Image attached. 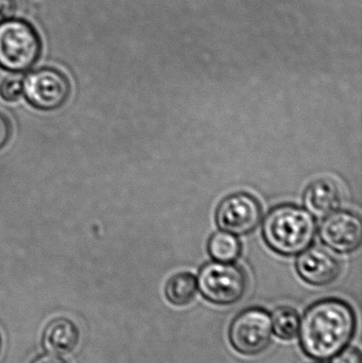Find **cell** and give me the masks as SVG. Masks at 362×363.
<instances>
[{
	"label": "cell",
	"mask_w": 362,
	"mask_h": 363,
	"mask_svg": "<svg viewBox=\"0 0 362 363\" xmlns=\"http://www.w3.org/2000/svg\"><path fill=\"white\" fill-rule=\"evenodd\" d=\"M1 349H2V338H1V335H0V353H1Z\"/></svg>",
	"instance_id": "obj_20"
},
{
	"label": "cell",
	"mask_w": 362,
	"mask_h": 363,
	"mask_svg": "<svg viewBox=\"0 0 362 363\" xmlns=\"http://www.w3.org/2000/svg\"><path fill=\"white\" fill-rule=\"evenodd\" d=\"M334 358L333 363H361V351L356 347L344 349Z\"/></svg>",
	"instance_id": "obj_17"
},
{
	"label": "cell",
	"mask_w": 362,
	"mask_h": 363,
	"mask_svg": "<svg viewBox=\"0 0 362 363\" xmlns=\"http://www.w3.org/2000/svg\"><path fill=\"white\" fill-rule=\"evenodd\" d=\"M197 289V279L193 274L187 272L179 273L168 281L165 287V296L168 302L174 306H186L196 298Z\"/></svg>",
	"instance_id": "obj_12"
},
{
	"label": "cell",
	"mask_w": 362,
	"mask_h": 363,
	"mask_svg": "<svg viewBox=\"0 0 362 363\" xmlns=\"http://www.w3.org/2000/svg\"><path fill=\"white\" fill-rule=\"evenodd\" d=\"M299 255L295 268L306 283L314 286H327L339 277L341 269L339 262L322 247H310Z\"/></svg>",
	"instance_id": "obj_9"
},
{
	"label": "cell",
	"mask_w": 362,
	"mask_h": 363,
	"mask_svg": "<svg viewBox=\"0 0 362 363\" xmlns=\"http://www.w3.org/2000/svg\"><path fill=\"white\" fill-rule=\"evenodd\" d=\"M32 363H67L61 356L55 354H46V355L40 356Z\"/></svg>",
	"instance_id": "obj_19"
},
{
	"label": "cell",
	"mask_w": 362,
	"mask_h": 363,
	"mask_svg": "<svg viewBox=\"0 0 362 363\" xmlns=\"http://www.w3.org/2000/svg\"><path fill=\"white\" fill-rule=\"evenodd\" d=\"M18 10V0H0V23L13 19Z\"/></svg>",
	"instance_id": "obj_16"
},
{
	"label": "cell",
	"mask_w": 362,
	"mask_h": 363,
	"mask_svg": "<svg viewBox=\"0 0 362 363\" xmlns=\"http://www.w3.org/2000/svg\"><path fill=\"white\" fill-rule=\"evenodd\" d=\"M317 222L303 207L283 204L266 216L263 237L270 249L284 256H295L314 242Z\"/></svg>",
	"instance_id": "obj_2"
},
{
	"label": "cell",
	"mask_w": 362,
	"mask_h": 363,
	"mask_svg": "<svg viewBox=\"0 0 362 363\" xmlns=\"http://www.w3.org/2000/svg\"><path fill=\"white\" fill-rule=\"evenodd\" d=\"M340 202L341 194L339 187L331 179H319L312 182L303 194L306 211L317 218H325L337 211Z\"/></svg>",
	"instance_id": "obj_10"
},
{
	"label": "cell",
	"mask_w": 362,
	"mask_h": 363,
	"mask_svg": "<svg viewBox=\"0 0 362 363\" xmlns=\"http://www.w3.org/2000/svg\"><path fill=\"white\" fill-rule=\"evenodd\" d=\"M356 330L352 307L338 298L319 301L304 313L300 323V342L304 353L327 362L346 349Z\"/></svg>",
	"instance_id": "obj_1"
},
{
	"label": "cell",
	"mask_w": 362,
	"mask_h": 363,
	"mask_svg": "<svg viewBox=\"0 0 362 363\" xmlns=\"http://www.w3.org/2000/svg\"><path fill=\"white\" fill-rule=\"evenodd\" d=\"M320 238L338 253L356 251L362 242V221L356 213L335 211L325 217L320 226Z\"/></svg>",
	"instance_id": "obj_8"
},
{
	"label": "cell",
	"mask_w": 362,
	"mask_h": 363,
	"mask_svg": "<svg viewBox=\"0 0 362 363\" xmlns=\"http://www.w3.org/2000/svg\"><path fill=\"white\" fill-rule=\"evenodd\" d=\"M80 339V330L72 320L57 318L45 328L43 345L48 353L65 355L79 347Z\"/></svg>",
	"instance_id": "obj_11"
},
{
	"label": "cell",
	"mask_w": 362,
	"mask_h": 363,
	"mask_svg": "<svg viewBox=\"0 0 362 363\" xmlns=\"http://www.w3.org/2000/svg\"><path fill=\"white\" fill-rule=\"evenodd\" d=\"M23 93V82L18 78H8L0 84V96L6 101L18 99Z\"/></svg>",
	"instance_id": "obj_15"
},
{
	"label": "cell",
	"mask_w": 362,
	"mask_h": 363,
	"mask_svg": "<svg viewBox=\"0 0 362 363\" xmlns=\"http://www.w3.org/2000/svg\"><path fill=\"white\" fill-rule=\"evenodd\" d=\"M42 43L33 26L21 19L0 23V67L13 72L30 69L40 57Z\"/></svg>",
	"instance_id": "obj_3"
},
{
	"label": "cell",
	"mask_w": 362,
	"mask_h": 363,
	"mask_svg": "<svg viewBox=\"0 0 362 363\" xmlns=\"http://www.w3.org/2000/svg\"><path fill=\"white\" fill-rule=\"evenodd\" d=\"M198 287L204 298L219 306L239 302L248 289V277L244 269L229 262H208L202 267Z\"/></svg>",
	"instance_id": "obj_4"
},
{
	"label": "cell",
	"mask_w": 362,
	"mask_h": 363,
	"mask_svg": "<svg viewBox=\"0 0 362 363\" xmlns=\"http://www.w3.org/2000/svg\"><path fill=\"white\" fill-rule=\"evenodd\" d=\"M271 315L261 308L240 313L232 322L229 339L236 352L244 356H257L271 345Z\"/></svg>",
	"instance_id": "obj_5"
},
{
	"label": "cell",
	"mask_w": 362,
	"mask_h": 363,
	"mask_svg": "<svg viewBox=\"0 0 362 363\" xmlns=\"http://www.w3.org/2000/svg\"><path fill=\"white\" fill-rule=\"evenodd\" d=\"M23 91L34 108L51 111L65 104L69 97L70 84L65 74L60 70L42 68L26 77Z\"/></svg>",
	"instance_id": "obj_6"
},
{
	"label": "cell",
	"mask_w": 362,
	"mask_h": 363,
	"mask_svg": "<svg viewBox=\"0 0 362 363\" xmlns=\"http://www.w3.org/2000/svg\"><path fill=\"white\" fill-rule=\"evenodd\" d=\"M213 259L220 262H235L242 254V242L236 235L220 230L212 235L208 243Z\"/></svg>",
	"instance_id": "obj_13"
},
{
	"label": "cell",
	"mask_w": 362,
	"mask_h": 363,
	"mask_svg": "<svg viewBox=\"0 0 362 363\" xmlns=\"http://www.w3.org/2000/svg\"><path fill=\"white\" fill-rule=\"evenodd\" d=\"M263 217L261 203L252 194L238 192L219 204L216 222L219 228L234 235H247L259 225Z\"/></svg>",
	"instance_id": "obj_7"
},
{
	"label": "cell",
	"mask_w": 362,
	"mask_h": 363,
	"mask_svg": "<svg viewBox=\"0 0 362 363\" xmlns=\"http://www.w3.org/2000/svg\"><path fill=\"white\" fill-rule=\"evenodd\" d=\"M11 136V125L4 115L0 114V149L6 146Z\"/></svg>",
	"instance_id": "obj_18"
},
{
	"label": "cell",
	"mask_w": 362,
	"mask_h": 363,
	"mask_svg": "<svg viewBox=\"0 0 362 363\" xmlns=\"http://www.w3.org/2000/svg\"><path fill=\"white\" fill-rule=\"evenodd\" d=\"M272 328L282 340H293L299 334L300 315L291 307H280L271 317Z\"/></svg>",
	"instance_id": "obj_14"
}]
</instances>
